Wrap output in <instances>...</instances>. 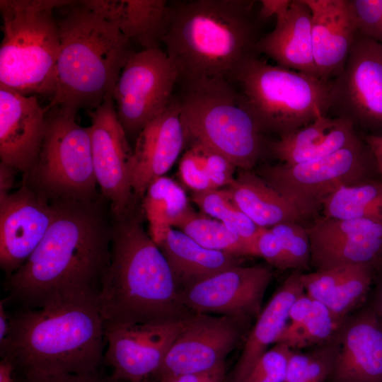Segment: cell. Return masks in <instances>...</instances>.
I'll list each match as a JSON object with an SVG mask.
<instances>
[{
    "instance_id": "obj_9",
    "label": "cell",
    "mask_w": 382,
    "mask_h": 382,
    "mask_svg": "<svg viewBox=\"0 0 382 382\" xmlns=\"http://www.w3.org/2000/svg\"><path fill=\"white\" fill-rule=\"evenodd\" d=\"M76 115L48 108L38 157L23 182L50 202L93 201L98 184L92 161L89 127Z\"/></svg>"
},
{
    "instance_id": "obj_13",
    "label": "cell",
    "mask_w": 382,
    "mask_h": 382,
    "mask_svg": "<svg viewBox=\"0 0 382 382\" xmlns=\"http://www.w3.org/2000/svg\"><path fill=\"white\" fill-rule=\"evenodd\" d=\"M248 325L230 316L197 314L189 320L151 378L166 382L225 363L227 356L247 336Z\"/></svg>"
},
{
    "instance_id": "obj_10",
    "label": "cell",
    "mask_w": 382,
    "mask_h": 382,
    "mask_svg": "<svg viewBox=\"0 0 382 382\" xmlns=\"http://www.w3.org/2000/svg\"><path fill=\"white\" fill-rule=\"evenodd\" d=\"M372 153L364 141L324 157L286 165L265 164L255 173L289 200L306 220L319 217L324 201L339 189L370 178Z\"/></svg>"
},
{
    "instance_id": "obj_1",
    "label": "cell",
    "mask_w": 382,
    "mask_h": 382,
    "mask_svg": "<svg viewBox=\"0 0 382 382\" xmlns=\"http://www.w3.org/2000/svg\"><path fill=\"white\" fill-rule=\"evenodd\" d=\"M45 236L5 280L6 302L34 309L68 300H96L110 257L111 224L98 202L62 200Z\"/></svg>"
},
{
    "instance_id": "obj_38",
    "label": "cell",
    "mask_w": 382,
    "mask_h": 382,
    "mask_svg": "<svg viewBox=\"0 0 382 382\" xmlns=\"http://www.w3.org/2000/svg\"><path fill=\"white\" fill-rule=\"evenodd\" d=\"M293 349L279 342L257 361L242 382H284Z\"/></svg>"
},
{
    "instance_id": "obj_6",
    "label": "cell",
    "mask_w": 382,
    "mask_h": 382,
    "mask_svg": "<svg viewBox=\"0 0 382 382\" xmlns=\"http://www.w3.org/2000/svg\"><path fill=\"white\" fill-rule=\"evenodd\" d=\"M67 0H1L3 38L0 86L25 96L52 98L60 52L54 10Z\"/></svg>"
},
{
    "instance_id": "obj_24",
    "label": "cell",
    "mask_w": 382,
    "mask_h": 382,
    "mask_svg": "<svg viewBox=\"0 0 382 382\" xmlns=\"http://www.w3.org/2000/svg\"><path fill=\"white\" fill-rule=\"evenodd\" d=\"M301 270H293L274 292L245 337L242 352L226 382H242L257 361L275 344L288 324L289 309L305 292Z\"/></svg>"
},
{
    "instance_id": "obj_11",
    "label": "cell",
    "mask_w": 382,
    "mask_h": 382,
    "mask_svg": "<svg viewBox=\"0 0 382 382\" xmlns=\"http://www.w3.org/2000/svg\"><path fill=\"white\" fill-rule=\"evenodd\" d=\"M178 81V72L165 51L155 48L132 53L112 93L118 120L127 137H137L166 109Z\"/></svg>"
},
{
    "instance_id": "obj_8",
    "label": "cell",
    "mask_w": 382,
    "mask_h": 382,
    "mask_svg": "<svg viewBox=\"0 0 382 382\" xmlns=\"http://www.w3.org/2000/svg\"><path fill=\"white\" fill-rule=\"evenodd\" d=\"M235 82L262 133L279 138L307 125L330 109L331 81L247 59L229 80Z\"/></svg>"
},
{
    "instance_id": "obj_40",
    "label": "cell",
    "mask_w": 382,
    "mask_h": 382,
    "mask_svg": "<svg viewBox=\"0 0 382 382\" xmlns=\"http://www.w3.org/2000/svg\"><path fill=\"white\" fill-rule=\"evenodd\" d=\"M252 256L262 257L280 270L291 269L280 240L270 228H260L256 233L253 241Z\"/></svg>"
},
{
    "instance_id": "obj_19",
    "label": "cell",
    "mask_w": 382,
    "mask_h": 382,
    "mask_svg": "<svg viewBox=\"0 0 382 382\" xmlns=\"http://www.w3.org/2000/svg\"><path fill=\"white\" fill-rule=\"evenodd\" d=\"M186 144L180 109L173 98L166 109L139 133L130 163V180L137 202L149 185L164 176Z\"/></svg>"
},
{
    "instance_id": "obj_47",
    "label": "cell",
    "mask_w": 382,
    "mask_h": 382,
    "mask_svg": "<svg viewBox=\"0 0 382 382\" xmlns=\"http://www.w3.org/2000/svg\"><path fill=\"white\" fill-rule=\"evenodd\" d=\"M382 270V267L380 269ZM376 285L371 300L367 303L374 311L382 330V273L376 280Z\"/></svg>"
},
{
    "instance_id": "obj_33",
    "label": "cell",
    "mask_w": 382,
    "mask_h": 382,
    "mask_svg": "<svg viewBox=\"0 0 382 382\" xmlns=\"http://www.w3.org/2000/svg\"><path fill=\"white\" fill-rule=\"evenodd\" d=\"M346 318L336 316L314 299L312 311L306 318L299 325L288 323L276 343H285L294 350L325 343L335 337Z\"/></svg>"
},
{
    "instance_id": "obj_3",
    "label": "cell",
    "mask_w": 382,
    "mask_h": 382,
    "mask_svg": "<svg viewBox=\"0 0 382 382\" xmlns=\"http://www.w3.org/2000/svg\"><path fill=\"white\" fill-rule=\"evenodd\" d=\"M105 345L96 300L59 301L11 313L0 354L20 375L86 374L105 365Z\"/></svg>"
},
{
    "instance_id": "obj_39",
    "label": "cell",
    "mask_w": 382,
    "mask_h": 382,
    "mask_svg": "<svg viewBox=\"0 0 382 382\" xmlns=\"http://www.w3.org/2000/svg\"><path fill=\"white\" fill-rule=\"evenodd\" d=\"M358 33L382 45V0H350Z\"/></svg>"
},
{
    "instance_id": "obj_22",
    "label": "cell",
    "mask_w": 382,
    "mask_h": 382,
    "mask_svg": "<svg viewBox=\"0 0 382 382\" xmlns=\"http://www.w3.org/2000/svg\"><path fill=\"white\" fill-rule=\"evenodd\" d=\"M274 28L256 44L277 66L319 78L312 44L311 13L304 0H291L287 12L276 19Z\"/></svg>"
},
{
    "instance_id": "obj_46",
    "label": "cell",
    "mask_w": 382,
    "mask_h": 382,
    "mask_svg": "<svg viewBox=\"0 0 382 382\" xmlns=\"http://www.w3.org/2000/svg\"><path fill=\"white\" fill-rule=\"evenodd\" d=\"M364 141L369 146L376 165V168L382 176V135L368 134Z\"/></svg>"
},
{
    "instance_id": "obj_30",
    "label": "cell",
    "mask_w": 382,
    "mask_h": 382,
    "mask_svg": "<svg viewBox=\"0 0 382 382\" xmlns=\"http://www.w3.org/2000/svg\"><path fill=\"white\" fill-rule=\"evenodd\" d=\"M186 146L179 173L183 182L194 192L221 189L233 183L236 168L226 157L199 143Z\"/></svg>"
},
{
    "instance_id": "obj_12",
    "label": "cell",
    "mask_w": 382,
    "mask_h": 382,
    "mask_svg": "<svg viewBox=\"0 0 382 382\" xmlns=\"http://www.w3.org/2000/svg\"><path fill=\"white\" fill-rule=\"evenodd\" d=\"M330 96L332 117L382 132V45L358 33Z\"/></svg>"
},
{
    "instance_id": "obj_25",
    "label": "cell",
    "mask_w": 382,
    "mask_h": 382,
    "mask_svg": "<svg viewBox=\"0 0 382 382\" xmlns=\"http://www.w3.org/2000/svg\"><path fill=\"white\" fill-rule=\"evenodd\" d=\"M361 138L349 120L322 115L307 125L268 144L272 154L286 165L318 159L347 147Z\"/></svg>"
},
{
    "instance_id": "obj_4",
    "label": "cell",
    "mask_w": 382,
    "mask_h": 382,
    "mask_svg": "<svg viewBox=\"0 0 382 382\" xmlns=\"http://www.w3.org/2000/svg\"><path fill=\"white\" fill-rule=\"evenodd\" d=\"M254 1L195 0L170 5L162 38L182 82L226 79L257 54Z\"/></svg>"
},
{
    "instance_id": "obj_44",
    "label": "cell",
    "mask_w": 382,
    "mask_h": 382,
    "mask_svg": "<svg viewBox=\"0 0 382 382\" xmlns=\"http://www.w3.org/2000/svg\"><path fill=\"white\" fill-rule=\"evenodd\" d=\"M291 3V0H262L258 16L263 21L272 16L277 19L287 12Z\"/></svg>"
},
{
    "instance_id": "obj_29",
    "label": "cell",
    "mask_w": 382,
    "mask_h": 382,
    "mask_svg": "<svg viewBox=\"0 0 382 382\" xmlns=\"http://www.w3.org/2000/svg\"><path fill=\"white\" fill-rule=\"evenodd\" d=\"M190 207L184 190L171 178L162 176L149 185L142 209L149 221V235L158 247Z\"/></svg>"
},
{
    "instance_id": "obj_37",
    "label": "cell",
    "mask_w": 382,
    "mask_h": 382,
    "mask_svg": "<svg viewBox=\"0 0 382 382\" xmlns=\"http://www.w3.org/2000/svg\"><path fill=\"white\" fill-rule=\"evenodd\" d=\"M305 224L284 222L270 228L279 238L293 270L311 267V243Z\"/></svg>"
},
{
    "instance_id": "obj_34",
    "label": "cell",
    "mask_w": 382,
    "mask_h": 382,
    "mask_svg": "<svg viewBox=\"0 0 382 382\" xmlns=\"http://www.w3.org/2000/svg\"><path fill=\"white\" fill-rule=\"evenodd\" d=\"M191 199L207 216L253 243L260 227L237 207L226 188L194 192Z\"/></svg>"
},
{
    "instance_id": "obj_20",
    "label": "cell",
    "mask_w": 382,
    "mask_h": 382,
    "mask_svg": "<svg viewBox=\"0 0 382 382\" xmlns=\"http://www.w3.org/2000/svg\"><path fill=\"white\" fill-rule=\"evenodd\" d=\"M336 340L329 382H382V330L367 302L346 318Z\"/></svg>"
},
{
    "instance_id": "obj_16",
    "label": "cell",
    "mask_w": 382,
    "mask_h": 382,
    "mask_svg": "<svg viewBox=\"0 0 382 382\" xmlns=\"http://www.w3.org/2000/svg\"><path fill=\"white\" fill-rule=\"evenodd\" d=\"M190 319L164 324H105L104 364L112 369V378L139 382L151 378Z\"/></svg>"
},
{
    "instance_id": "obj_49",
    "label": "cell",
    "mask_w": 382,
    "mask_h": 382,
    "mask_svg": "<svg viewBox=\"0 0 382 382\" xmlns=\"http://www.w3.org/2000/svg\"><path fill=\"white\" fill-rule=\"evenodd\" d=\"M13 368L11 364L4 359L0 362V382H13Z\"/></svg>"
},
{
    "instance_id": "obj_43",
    "label": "cell",
    "mask_w": 382,
    "mask_h": 382,
    "mask_svg": "<svg viewBox=\"0 0 382 382\" xmlns=\"http://www.w3.org/2000/svg\"><path fill=\"white\" fill-rule=\"evenodd\" d=\"M313 302L314 299L306 292L298 297L289 309V324L296 325L301 323L311 312Z\"/></svg>"
},
{
    "instance_id": "obj_41",
    "label": "cell",
    "mask_w": 382,
    "mask_h": 382,
    "mask_svg": "<svg viewBox=\"0 0 382 382\" xmlns=\"http://www.w3.org/2000/svg\"><path fill=\"white\" fill-rule=\"evenodd\" d=\"M13 382H117L102 370L86 374L24 376L13 373Z\"/></svg>"
},
{
    "instance_id": "obj_27",
    "label": "cell",
    "mask_w": 382,
    "mask_h": 382,
    "mask_svg": "<svg viewBox=\"0 0 382 382\" xmlns=\"http://www.w3.org/2000/svg\"><path fill=\"white\" fill-rule=\"evenodd\" d=\"M158 248L170 267L179 294L210 277L241 265L239 257L207 249L173 228Z\"/></svg>"
},
{
    "instance_id": "obj_26",
    "label": "cell",
    "mask_w": 382,
    "mask_h": 382,
    "mask_svg": "<svg viewBox=\"0 0 382 382\" xmlns=\"http://www.w3.org/2000/svg\"><path fill=\"white\" fill-rule=\"evenodd\" d=\"M83 4L115 25L143 50L159 48L170 13L166 0H85Z\"/></svg>"
},
{
    "instance_id": "obj_14",
    "label": "cell",
    "mask_w": 382,
    "mask_h": 382,
    "mask_svg": "<svg viewBox=\"0 0 382 382\" xmlns=\"http://www.w3.org/2000/svg\"><path fill=\"white\" fill-rule=\"evenodd\" d=\"M93 166L103 196L110 203V215L119 216L136 207L130 180L133 154L116 112L112 96L88 111Z\"/></svg>"
},
{
    "instance_id": "obj_45",
    "label": "cell",
    "mask_w": 382,
    "mask_h": 382,
    "mask_svg": "<svg viewBox=\"0 0 382 382\" xmlns=\"http://www.w3.org/2000/svg\"><path fill=\"white\" fill-rule=\"evenodd\" d=\"M17 170L11 166L0 163V199L9 195Z\"/></svg>"
},
{
    "instance_id": "obj_17",
    "label": "cell",
    "mask_w": 382,
    "mask_h": 382,
    "mask_svg": "<svg viewBox=\"0 0 382 382\" xmlns=\"http://www.w3.org/2000/svg\"><path fill=\"white\" fill-rule=\"evenodd\" d=\"M55 214V205L23 182L0 199V266L6 277L28 259Z\"/></svg>"
},
{
    "instance_id": "obj_18",
    "label": "cell",
    "mask_w": 382,
    "mask_h": 382,
    "mask_svg": "<svg viewBox=\"0 0 382 382\" xmlns=\"http://www.w3.org/2000/svg\"><path fill=\"white\" fill-rule=\"evenodd\" d=\"M47 112L36 96L0 86L1 162L24 175L31 169L44 140Z\"/></svg>"
},
{
    "instance_id": "obj_21",
    "label": "cell",
    "mask_w": 382,
    "mask_h": 382,
    "mask_svg": "<svg viewBox=\"0 0 382 382\" xmlns=\"http://www.w3.org/2000/svg\"><path fill=\"white\" fill-rule=\"evenodd\" d=\"M311 13L312 44L319 78L343 71L358 33L350 0H304Z\"/></svg>"
},
{
    "instance_id": "obj_5",
    "label": "cell",
    "mask_w": 382,
    "mask_h": 382,
    "mask_svg": "<svg viewBox=\"0 0 382 382\" xmlns=\"http://www.w3.org/2000/svg\"><path fill=\"white\" fill-rule=\"evenodd\" d=\"M57 20L60 52L56 88L48 108L76 115L99 107L112 96L120 75L133 52L120 30L82 1L66 6Z\"/></svg>"
},
{
    "instance_id": "obj_32",
    "label": "cell",
    "mask_w": 382,
    "mask_h": 382,
    "mask_svg": "<svg viewBox=\"0 0 382 382\" xmlns=\"http://www.w3.org/2000/svg\"><path fill=\"white\" fill-rule=\"evenodd\" d=\"M175 227L207 249L238 257L252 256L253 243L229 230L221 222L197 214L191 207Z\"/></svg>"
},
{
    "instance_id": "obj_7",
    "label": "cell",
    "mask_w": 382,
    "mask_h": 382,
    "mask_svg": "<svg viewBox=\"0 0 382 382\" xmlns=\"http://www.w3.org/2000/svg\"><path fill=\"white\" fill-rule=\"evenodd\" d=\"M177 99L185 145L202 144L226 157L236 168L253 169L264 148L263 133L231 81H185Z\"/></svg>"
},
{
    "instance_id": "obj_35",
    "label": "cell",
    "mask_w": 382,
    "mask_h": 382,
    "mask_svg": "<svg viewBox=\"0 0 382 382\" xmlns=\"http://www.w3.org/2000/svg\"><path fill=\"white\" fill-rule=\"evenodd\" d=\"M336 336L304 352L293 349L284 382H325L328 380L336 354Z\"/></svg>"
},
{
    "instance_id": "obj_50",
    "label": "cell",
    "mask_w": 382,
    "mask_h": 382,
    "mask_svg": "<svg viewBox=\"0 0 382 382\" xmlns=\"http://www.w3.org/2000/svg\"><path fill=\"white\" fill-rule=\"evenodd\" d=\"M139 382H155L154 380H152L151 378H145L142 381H140Z\"/></svg>"
},
{
    "instance_id": "obj_51",
    "label": "cell",
    "mask_w": 382,
    "mask_h": 382,
    "mask_svg": "<svg viewBox=\"0 0 382 382\" xmlns=\"http://www.w3.org/2000/svg\"><path fill=\"white\" fill-rule=\"evenodd\" d=\"M309 382H315V381H309Z\"/></svg>"
},
{
    "instance_id": "obj_48",
    "label": "cell",
    "mask_w": 382,
    "mask_h": 382,
    "mask_svg": "<svg viewBox=\"0 0 382 382\" xmlns=\"http://www.w3.org/2000/svg\"><path fill=\"white\" fill-rule=\"evenodd\" d=\"M6 300L0 302V343L6 337L9 330V314L5 308Z\"/></svg>"
},
{
    "instance_id": "obj_31",
    "label": "cell",
    "mask_w": 382,
    "mask_h": 382,
    "mask_svg": "<svg viewBox=\"0 0 382 382\" xmlns=\"http://www.w3.org/2000/svg\"><path fill=\"white\" fill-rule=\"evenodd\" d=\"M321 214L332 219L382 221V181L371 178L339 189L324 201Z\"/></svg>"
},
{
    "instance_id": "obj_15",
    "label": "cell",
    "mask_w": 382,
    "mask_h": 382,
    "mask_svg": "<svg viewBox=\"0 0 382 382\" xmlns=\"http://www.w3.org/2000/svg\"><path fill=\"white\" fill-rule=\"evenodd\" d=\"M272 278L270 266L238 265L197 283L179 296L195 313L230 316L250 323L262 309Z\"/></svg>"
},
{
    "instance_id": "obj_36",
    "label": "cell",
    "mask_w": 382,
    "mask_h": 382,
    "mask_svg": "<svg viewBox=\"0 0 382 382\" xmlns=\"http://www.w3.org/2000/svg\"><path fill=\"white\" fill-rule=\"evenodd\" d=\"M306 226L311 246L344 238H382V221L372 219H342L320 216Z\"/></svg>"
},
{
    "instance_id": "obj_2",
    "label": "cell",
    "mask_w": 382,
    "mask_h": 382,
    "mask_svg": "<svg viewBox=\"0 0 382 382\" xmlns=\"http://www.w3.org/2000/svg\"><path fill=\"white\" fill-rule=\"evenodd\" d=\"M112 216L110 257L97 303L105 324H164L197 313L181 301L170 267L136 209Z\"/></svg>"
},
{
    "instance_id": "obj_28",
    "label": "cell",
    "mask_w": 382,
    "mask_h": 382,
    "mask_svg": "<svg viewBox=\"0 0 382 382\" xmlns=\"http://www.w3.org/2000/svg\"><path fill=\"white\" fill-rule=\"evenodd\" d=\"M226 189L237 207L260 228L306 221L295 206L253 170L239 169Z\"/></svg>"
},
{
    "instance_id": "obj_42",
    "label": "cell",
    "mask_w": 382,
    "mask_h": 382,
    "mask_svg": "<svg viewBox=\"0 0 382 382\" xmlns=\"http://www.w3.org/2000/svg\"><path fill=\"white\" fill-rule=\"evenodd\" d=\"M226 363L212 369L179 376L170 378L166 382H226Z\"/></svg>"
},
{
    "instance_id": "obj_23",
    "label": "cell",
    "mask_w": 382,
    "mask_h": 382,
    "mask_svg": "<svg viewBox=\"0 0 382 382\" xmlns=\"http://www.w3.org/2000/svg\"><path fill=\"white\" fill-rule=\"evenodd\" d=\"M376 275L371 265L349 264L303 272L301 278L309 296L346 318L366 303Z\"/></svg>"
}]
</instances>
